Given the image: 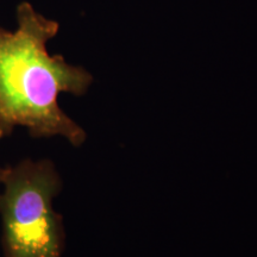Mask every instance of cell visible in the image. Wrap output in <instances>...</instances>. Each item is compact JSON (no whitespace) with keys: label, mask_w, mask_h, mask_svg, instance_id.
Here are the masks:
<instances>
[{"label":"cell","mask_w":257,"mask_h":257,"mask_svg":"<svg viewBox=\"0 0 257 257\" xmlns=\"http://www.w3.org/2000/svg\"><path fill=\"white\" fill-rule=\"evenodd\" d=\"M0 218L5 257H62V219L54 210L61 179L50 161L25 160L4 169Z\"/></svg>","instance_id":"cell-2"},{"label":"cell","mask_w":257,"mask_h":257,"mask_svg":"<svg viewBox=\"0 0 257 257\" xmlns=\"http://www.w3.org/2000/svg\"><path fill=\"white\" fill-rule=\"evenodd\" d=\"M18 27L11 32L0 27V138L15 127L31 136H62L74 147L85 142L86 133L61 110L59 95H83L93 81L82 67L51 56L47 43L59 32V23L22 3Z\"/></svg>","instance_id":"cell-1"},{"label":"cell","mask_w":257,"mask_h":257,"mask_svg":"<svg viewBox=\"0 0 257 257\" xmlns=\"http://www.w3.org/2000/svg\"><path fill=\"white\" fill-rule=\"evenodd\" d=\"M3 175H4V168H2V167H0V185H2Z\"/></svg>","instance_id":"cell-3"}]
</instances>
